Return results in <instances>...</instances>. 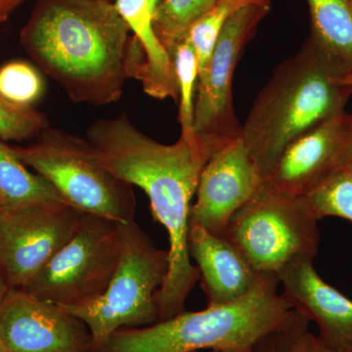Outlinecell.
<instances>
[{
    "label": "cell",
    "mask_w": 352,
    "mask_h": 352,
    "mask_svg": "<svg viewBox=\"0 0 352 352\" xmlns=\"http://www.w3.org/2000/svg\"><path fill=\"white\" fill-rule=\"evenodd\" d=\"M87 139L113 175L147 194L153 217L170 241L168 275L157 295L159 321L182 314L200 280L188 249L192 199L207 163L198 141L180 135L173 144H162L139 131L124 112L90 124Z\"/></svg>",
    "instance_id": "cell-1"
},
{
    "label": "cell",
    "mask_w": 352,
    "mask_h": 352,
    "mask_svg": "<svg viewBox=\"0 0 352 352\" xmlns=\"http://www.w3.org/2000/svg\"><path fill=\"white\" fill-rule=\"evenodd\" d=\"M129 32L111 0H38L21 41L72 101L104 106L129 78Z\"/></svg>",
    "instance_id": "cell-2"
},
{
    "label": "cell",
    "mask_w": 352,
    "mask_h": 352,
    "mask_svg": "<svg viewBox=\"0 0 352 352\" xmlns=\"http://www.w3.org/2000/svg\"><path fill=\"white\" fill-rule=\"evenodd\" d=\"M311 38L275 69L241 129V140L263 178L296 138L344 113L351 88L339 82Z\"/></svg>",
    "instance_id": "cell-3"
},
{
    "label": "cell",
    "mask_w": 352,
    "mask_h": 352,
    "mask_svg": "<svg viewBox=\"0 0 352 352\" xmlns=\"http://www.w3.org/2000/svg\"><path fill=\"white\" fill-rule=\"evenodd\" d=\"M279 284L278 275L261 273L238 302L184 311L145 327L120 329L95 352H252L293 310L278 291Z\"/></svg>",
    "instance_id": "cell-4"
},
{
    "label": "cell",
    "mask_w": 352,
    "mask_h": 352,
    "mask_svg": "<svg viewBox=\"0 0 352 352\" xmlns=\"http://www.w3.org/2000/svg\"><path fill=\"white\" fill-rule=\"evenodd\" d=\"M9 147L73 207L118 222L134 220L136 201L131 185L101 163L87 139L48 126L32 144Z\"/></svg>",
    "instance_id": "cell-5"
},
{
    "label": "cell",
    "mask_w": 352,
    "mask_h": 352,
    "mask_svg": "<svg viewBox=\"0 0 352 352\" xmlns=\"http://www.w3.org/2000/svg\"><path fill=\"white\" fill-rule=\"evenodd\" d=\"M120 261L106 291L85 305L64 307L87 326L94 352L120 329L159 321L157 295L168 275V251L157 248L134 220L120 222Z\"/></svg>",
    "instance_id": "cell-6"
},
{
    "label": "cell",
    "mask_w": 352,
    "mask_h": 352,
    "mask_svg": "<svg viewBox=\"0 0 352 352\" xmlns=\"http://www.w3.org/2000/svg\"><path fill=\"white\" fill-rule=\"evenodd\" d=\"M317 222L302 199L263 185L233 215L226 237L258 273L278 275L295 261H314L320 245Z\"/></svg>",
    "instance_id": "cell-7"
},
{
    "label": "cell",
    "mask_w": 352,
    "mask_h": 352,
    "mask_svg": "<svg viewBox=\"0 0 352 352\" xmlns=\"http://www.w3.org/2000/svg\"><path fill=\"white\" fill-rule=\"evenodd\" d=\"M120 252V222L83 212L73 237L25 291L63 307L92 302L108 288Z\"/></svg>",
    "instance_id": "cell-8"
},
{
    "label": "cell",
    "mask_w": 352,
    "mask_h": 352,
    "mask_svg": "<svg viewBox=\"0 0 352 352\" xmlns=\"http://www.w3.org/2000/svg\"><path fill=\"white\" fill-rule=\"evenodd\" d=\"M270 9L266 4H250L227 20L215 44L206 82L197 88L194 131L207 161L240 138L242 124L234 110L233 76L245 44Z\"/></svg>",
    "instance_id": "cell-9"
},
{
    "label": "cell",
    "mask_w": 352,
    "mask_h": 352,
    "mask_svg": "<svg viewBox=\"0 0 352 352\" xmlns=\"http://www.w3.org/2000/svg\"><path fill=\"white\" fill-rule=\"evenodd\" d=\"M82 214L58 201L0 207V270L10 289L31 286L73 237Z\"/></svg>",
    "instance_id": "cell-10"
},
{
    "label": "cell",
    "mask_w": 352,
    "mask_h": 352,
    "mask_svg": "<svg viewBox=\"0 0 352 352\" xmlns=\"http://www.w3.org/2000/svg\"><path fill=\"white\" fill-rule=\"evenodd\" d=\"M0 337L8 352H94L85 322L21 289L0 303Z\"/></svg>",
    "instance_id": "cell-11"
},
{
    "label": "cell",
    "mask_w": 352,
    "mask_h": 352,
    "mask_svg": "<svg viewBox=\"0 0 352 352\" xmlns=\"http://www.w3.org/2000/svg\"><path fill=\"white\" fill-rule=\"evenodd\" d=\"M264 178L241 138L215 152L201 170L189 223L226 237L229 221L263 187Z\"/></svg>",
    "instance_id": "cell-12"
},
{
    "label": "cell",
    "mask_w": 352,
    "mask_h": 352,
    "mask_svg": "<svg viewBox=\"0 0 352 352\" xmlns=\"http://www.w3.org/2000/svg\"><path fill=\"white\" fill-rule=\"evenodd\" d=\"M351 126L346 113L296 138L282 153L263 185L281 195L300 198L339 170Z\"/></svg>",
    "instance_id": "cell-13"
},
{
    "label": "cell",
    "mask_w": 352,
    "mask_h": 352,
    "mask_svg": "<svg viewBox=\"0 0 352 352\" xmlns=\"http://www.w3.org/2000/svg\"><path fill=\"white\" fill-rule=\"evenodd\" d=\"M314 261H295L278 274L282 295L292 309L316 324L322 346L346 351L352 346V300L319 276Z\"/></svg>",
    "instance_id": "cell-14"
},
{
    "label": "cell",
    "mask_w": 352,
    "mask_h": 352,
    "mask_svg": "<svg viewBox=\"0 0 352 352\" xmlns=\"http://www.w3.org/2000/svg\"><path fill=\"white\" fill-rule=\"evenodd\" d=\"M190 258L196 261L208 307L238 302L254 288L258 271L226 237L189 223Z\"/></svg>",
    "instance_id": "cell-15"
},
{
    "label": "cell",
    "mask_w": 352,
    "mask_h": 352,
    "mask_svg": "<svg viewBox=\"0 0 352 352\" xmlns=\"http://www.w3.org/2000/svg\"><path fill=\"white\" fill-rule=\"evenodd\" d=\"M115 6L133 36L129 41V76L153 98L178 101L173 59L157 38L148 0H116Z\"/></svg>",
    "instance_id": "cell-16"
},
{
    "label": "cell",
    "mask_w": 352,
    "mask_h": 352,
    "mask_svg": "<svg viewBox=\"0 0 352 352\" xmlns=\"http://www.w3.org/2000/svg\"><path fill=\"white\" fill-rule=\"evenodd\" d=\"M310 38L340 76L352 72V0H307Z\"/></svg>",
    "instance_id": "cell-17"
},
{
    "label": "cell",
    "mask_w": 352,
    "mask_h": 352,
    "mask_svg": "<svg viewBox=\"0 0 352 352\" xmlns=\"http://www.w3.org/2000/svg\"><path fill=\"white\" fill-rule=\"evenodd\" d=\"M50 201L67 203L45 178L28 170L0 139V207L17 208Z\"/></svg>",
    "instance_id": "cell-18"
},
{
    "label": "cell",
    "mask_w": 352,
    "mask_h": 352,
    "mask_svg": "<svg viewBox=\"0 0 352 352\" xmlns=\"http://www.w3.org/2000/svg\"><path fill=\"white\" fill-rule=\"evenodd\" d=\"M217 2L219 0H161L153 15V25L157 38L173 59L178 44Z\"/></svg>",
    "instance_id": "cell-19"
},
{
    "label": "cell",
    "mask_w": 352,
    "mask_h": 352,
    "mask_svg": "<svg viewBox=\"0 0 352 352\" xmlns=\"http://www.w3.org/2000/svg\"><path fill=\"white\" fill-rule=\"evenodd\" d=\"M271 1L272 0H219L214 8L191 28L187 38L198 62V87L206 82L215 44L227 20L243 7L250 4L271 6Z\"/></svg>",
    "instance_id": "cell-20"
},
{
    "label": "cell",
    "mask_w": 352,
    "mask_h": 352,
    "mask_svg": "<svg viewBox=\"0 0 352 352\" xmlns=\"http://www.w3.org/2000/svg\"><path fill=\"white\" fill-rule=\"evenodd\" d=\"M300 198L317 221L337 217L352 223V173L349 171L336 170Z\"/></svg>",
    "instance_id": "cell-21"
},
{
    "label": "cell",
    "mask_w": 352,
    "mask_h": 352,
    "mask_svg": "<svg viewBox=\"0 0 352 352\" xmlns=\"http://www.w3.org/2000/svg\"><path fill=\"white\" fill-rule=\"evenodd\" d=\"M173 63L178 85V119L182 126L180 135L191 141H198L194 131V98L198 88V62L188 38L182 41L176 47L173 54Z\"/></svg>",
    "instance_id": "cell-22"
},
{
    "label": "cell",
    "mask_w": 352,
    "mask_h": 352,
    "mask_svg": "<svg viewBox=\"0 0 352 352\" xmlns=\"http://www.w3.org/2000/svg\"><path fill=\"white\" fill-rule=\"evenodd\" d=\"M41 74L31 64L13 61L0 68V96L20 107H32L43 94Z\"/></svg>",
    "instance_id": "cell-23"
},
{
    "label": "cell",
    "mask_w": 352,
    "mask_h": 352,
    "mask_svg": "<svg viewBox=\"0 0 352 352\" xmlns=\"http://www.w3.org/2000/svg\"><path fill=\"white\" fill-rule=\"evenodd\" d=\"M50 126L47 118L32 107H20L0 96V139L22 141L36 138Z\"/></svg>",
    "instance_id": "cell-24"
},
{
    "label": "cell",
    "mask_w": 352,
    "mask_h": 352,
    "mask_svg": "<svg viewBox=\"0 0 352 352\" xmlns=\"http://www.w3.org/2000/svg\"><path fill=\"white\" fill-rule=\"evenodd\" d=\"M339 170H346L352 173V115H351L349 135L340 157Z\"/></svg>",
    "instance_id": "cell-25"
},
{
    "label": "cell",
    "mask_w": 352,
    "mask_h": 352,
    "mask_svg": "<svg viewBox=\"0 0 352 352\" xmlns=\"http://www.w3.org/2000/svg\"><path fill=\"white\" fill-rule=\"evenodd\" d=\"M25 0H0V23L8 19L11 13Z\"/></svg>",
    "instance_id": "cell-26"
},
{
    "label": "cell",
    "mask_w": 352,
    "mask_h": 352,
    "mask_svg": "<svg viewBox=\"0 0 352 352\" xmlns=\"http://www.w3.org/2000/svg\"><path fill=\"white\" fill-rule=\"evenodd\" d=\"M309 352H333L329 351L325 346H322L321 342L317 340L316 335H312L311 340H310Z\"/></svg>",
    "instance_id": "cell-27"
},
{
    "label": "cell",
    "mask_w": 352,
    "mask_h": 352,
    "mask_svg": "<svg viewBox=\"0 0 352 352\" xmlns=\"http://www.w3.org/2000/svg\"><path fill=\"white\" fill-rule=\"evenodd\" d=\"M9 289H10V287L7 284L6 278H4L1 270H0V303H1L3 298H6L7 292L9 291Z\"/></svg>",
    "instance_id": "cell-28"
},
{
    "label": "cell",
    "mask_w": 352,
    "mask_h": 352,
    "mask_svg": "<svg viewBox=\"0 0 352 352\" xmlns=\"http://www.w3.org/2000/svg\"><path fill=\"white\" fill-rule=\"evenodd\" d=\"M339 82L344 87L351 88L352 89V72L346 75L340 76Z\"/></svg>",
    "instance_id": "cell-29"
},
{
    "label": "cell",
    "mask_w": 352,
    "mask_h": 352,
    "mask_svg": "<svg viewBox=\"0 0 352 352\" xmlns=\"http://www.w3.org/2000/svg\"><path fill=\"white\" fill-rule=\"evenodd\" d=\"M160 2H161V0H148V3H149L153 15H154L155 11H156L157 6H159Z\"/></svg>",
    "instance_id": "cell-30"
},
{
    "label": "cell",
    "mask_w": 352,
    "mask_h": 352,
    "mask_svg": "<svg viewBox=\"0 0 352 352\" xmlns=\"http://www.w3.org/2000/svg\"><path fill=\"white\" fill-rule=\"evenodd\" d=\"M0 352H8L6 346H4L3 340H2L1 337H0Z\"/></svg>",
    "instance_id": "cell-31"
},
{
    "label": "cell",
    "mask_w": 352,
    "mask_h": 352,
    "mask_svg": "<svg viewBox=\"0 0 352 352\" xmlns=\"http://www.w3.org/2000/svg\"><path fill=\"white\" fill-rule=\"evenodd\" d=\"M192 352H205V351H192ZM207 352H234V351H207Z\"/></svg>",
    "instance_id": "cell-32"
},
{
    "label": "cell",
    "mask_w": 352,
    "mask_h": 352,
    "mask_svg": "<svg viewBox=\"0 0 352 352\" xmlns=\"http://www.w3.org/2000/svg\"><path fill=\"white\" fill-rule=\"evenodd\" d=\"M344 352H352V346L351 347V349H347V351Z\"/></svg>",
    "instance_id": "cell-33"
}]
</instances>
